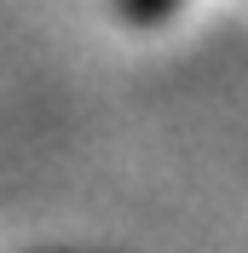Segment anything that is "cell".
<instances>
[{
    "mask_svg": "<svg viewBox=\"0 0 248 253\" xmlns=\"http://www.w3.org/2000/svg\"><path fill=\"white\" fill-rule=\"evenodd\" d=\"M127 6H133V17H144V23H150V17H168L173 0H127Z\"/></svg>",
    "mask_w": 248,
    "mask_h": 253,
    "instance_id": "obj_1",
    "label": "cell"
}]
</instances>
